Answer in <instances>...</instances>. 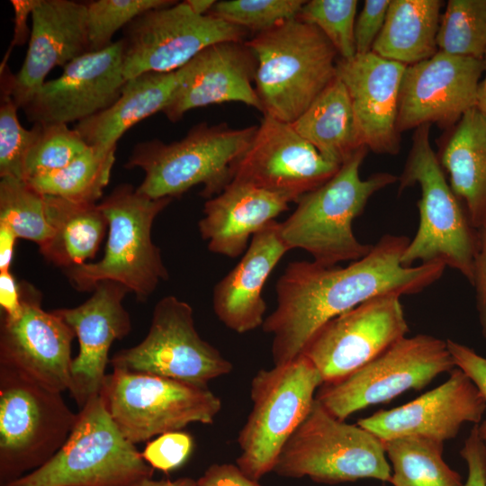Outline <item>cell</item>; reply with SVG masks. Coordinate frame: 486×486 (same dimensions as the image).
Instances as JSON below:
<instances>
[{"label": "cell", "instance_id": "1", "mask_svg": "<svg viewBox=\"0 0 486 486\" xmlns=\"http://www.w3.org/2000/svg\"><path fill=\"white\" fill-rule=\"evenodd\" d=\"M409 242L406 236L385 234L346 267L289 263L275 284V309L262 325L273 336L274 365L302 355L323 325L362 302L387 293L417 294L439 280L446 267L442 263L402 266Z\"/></svg>", "mask_w": 486, "mask_h": 486}, {"label": "cell", "instance_id": "2", "mask_svg": "<svg viewBox=\"0 0 486 486\" xmlns=\"http://www.w3.org/2000/svg\"><path fill=\"white\" fill-rule=\"evenodd\" d=\"M368 150L358 148L328 181L302 196L293 212L279 222L290 250L303 249L326 266L354 262L368 254L372 245L356 238L353 222L375 193L398 182V176L387 172L361 178L360 167Z\"/></svg>", "mask_w": 486, "mask_h": 486}, {"label": "cell", "instance_id": "3", "mask_svg": "<svg viewBox=\"0 0 486 486\" xmlns=\"http://www.w3.org/2000/svg\"><path fill=\"white\" fill-rule=\"evenodd\" d=\"M246 44L256 59L262 112L278 121L297 120L337 76L333 45L316 26L297 18L256 33Z\"/></svg>", "mask_w": 486, "mask_h": 486}, {"label": "cell", "instance_id": "4", "mask_svg": "<svg viewBox=\"0 0 486 486\" xmlns=\"http://www.w3.org/2000/svg\"><path fill=\"white\" fill-rule=\"evenodd\" d=\"M257 125L232 129L226 123L194 126L182 140H151L136 144L125 164L140 167L144 179L137 191L153 199L180 197L202 184L205 199L220 194L232 181V166L249 147Z\"/></svg>", "mask_w": 486, "mask_h": 486}, {"label": "cell", "instance_id": "5", "mask_svg": "<svg viewBox=\"0 0 486 486\" xmlns=\"http://www.w3.org/2000/svg\"><path fill=\"white\" fill-rule=\"evenodd\" d=\"M172 200L148 197L130 184L117 185L98 203L108 220L104 256L95 263L63 269L71 285L78 292H93L98 283L112 281L127 287L137 301L146 302L169 277L151 230Z\"/></svg>", "mask_w": 486, "mask_h": 486}, {"label": "cell", "instance_id": "6", "mask_svg": "<svg viewBox=\"0 0 486 486\" xmlns=\"http://www.w3.org/2000/svg\"><path fill=\"white\" fill-rule=\"evenodd\" d=\"M401 175L399 192L418 184L419 223L410 239L401 264L442 263L455 269L469 282L477 249L478 232L465 209L446 181L445 171L430 143V124L417 129Z\"/></svg>", "mask_w": 486, "mask_h": 486}, {"label": "cell", "instance_id": "7", "mask_svg": "<svg viewBox=\"0 0 486 486\" xmlns=\"http://www.w3.org/2000/svg\"><path fill=\"white\" fill-rule=\"evenodd\" d=\"M121 432L100 395L90 398L58 452L5 486H136L154 469Z\"/></svg>", "mask_w": 486, "mask_h": 486}, {"label": "cell", "instance_id": "8", "mask_svg": "<svg viewBox=\"0 0 486 486\" xmlns=\"http://www.w3.org/2000/svg\"><path fill=\"white\" fill-rule=\"evenodd\" d=\"M322 383L319 371L304 355L255 374L250 385L252 410L238 436L240 454L236 463L246 475L258 481L274 471Z\"/></svg>", "mask_w": 486, "mask_h": 486}, {"label": "cell", "instance_id": "9", "mask_svg": "<svg viewBox=\"0 0 486 486\" xmlns=\"http://www.w3.org/2000/svg\"><path fill=\"white\" fill-rule=\"evenodd\" d=\"M274 472L328 484L360 479L390 482L392 476L384 443L358 424L336 418L316 398L284 445Z\"/></svg>", "mask_w": 486, "mask_h": 486}, {"label": "cell", "instance_id": "10", "mask_svg": "<svg viewBox=\"0 0 486 486\" xmlns=\"http://www.w3.org/2000/svg\"><path fill=\"white\" fill-rule=\"evenodd\" d=\"M99 395L133 444L192 423L211 425L221 410V400L208 387L119 369L105 375Z\"/></svg>", "mask_w": 486, "mask_h": 486}, {"label": "cell", "instance_id": "11", "mask_svg": "<svg viewBox=\"0 0 486 486\" xmlns=\"http://www.w3.org/2000/svg\"><path fill=\"white\" fill-rule=\"evenodd\" d=\"M77 419L61 392L45 389L0 368V484L48 463Z\"/></svg>", "mask_w": 486, "mask_h": 486}, {"label": "cell", "instance_id": "12", "mask_svg": "<svg viewBox=\"0 0 486 486\" xmlns=\"http://www.w3.org/2000/svg\"><path fill=\"white\" fill-rule=\"evenodd\" d=\"M454 368L446 340L427 334L406 336L349 375L322 383L316 400L330 414L345 420L409 390H421Z\"/></svg>", "mask_w": 486, "mask_h": 486}, {"label": "cell", "instance_id": "13", "mask_svg": "<svg viewBox=\"0 0 486 486\" xmlns=\"http://www.w3.org/2000/svg\"><path fill=\"white\" fill-rule=\"evenodd\" d=\"M110 364L113 369L204 387L233 369L232 364L197 332L191 305L173 295L155 305L144 339L116 352Z\"/></svg>", "mask_w": 486, "mask_h": 486}, {"label": "cell", "instance_id": "14", "mask_svg": "<svg viewBox=\"0 0 486 486\" xmlns=\"http://www.w3.org/2000/svg\"><path fill=\"white\" fill-rule=\"evenodd\" d=\"M122 32L128 80L148 72L176 71L212 44L245 41L248 31L210 14H196L183 1L139 15Z\"/></svg>", "mask_w": 486, "mask_h": 486}, {"label": "cell", "instance_id": "15", "mask_svg": "<svg viewBox=\"0 0 486 486\" xmlns=\"http://www.w3.org/2000/svg\"><path fill=\"white\" fill-rule=\"evenodd\" d=\"M400 297L387 293L371 298L315 333L302 355L317 368L323 383L349 375L406 337L409 325Z\"/></svg>", "mask_w": 486, "mask_h": 486}, {"label": "cell", "instance_id": "16", "mask_svg": "<svg viewBox=\"0 0 486 486\" xmlns=\"http://www.w3.org/2000/svg\"><path fill=\"white\" fill-rule=\"evenodd\" d=\"M20 285L19 313L1 320L0 368L52 392L69 391L75 331L55 310L42 309L41 294L32 284Z\"/></svg>", "mask_w": 486, "mask_h": 486}, {"label": "cell", "instance_id": "17", "mask_svg": "<svg viewBox=\"0 0 486 486\" xmlns=\"http://www.w3.org/2000/svg\"><path fill=\"white\" fill-rule=\"evenodd\" d=\"M341 165L326 159L290 123L264 114L233 179L277 194L289 202L321 186Z\"/></svg>", "mask_w": 486, "mask_h": 486}, {"label": "cell", "instance_id": "18", "mask_svg": "<svg viewBox=\"0 0 486 486\" xmlns=\"http://www.w3.org/2000/svg\"><path fill=\"white\" fill-rule=\"evenodd\" d=\"M484 60L437 51L433 57L407 66L401 81L397 129L424 124L454 127L476 106Z\"/></svg>", "mask_w": 486, "mask_h": 486}, {"label": "cell", "instance_id": "19", "mask_svg": "<svg viewBox=\"0 0 486 486\" xmlns=\"http://www.w3.org/2000/svg\"><path fill=\"white\" fill-rule=\"evenodd\" d=\"M127 82L123 75V41L87 52L46 81L22 107L33 123L82 122L110 107Z\"/></svg>", "mask_w": 486, "mask_h": 486}, {"label": "cell", "instance_id": "20", "mask_svg": "<svg viewBox=\"0 0 486 486\" xmlns=\"http://www.w3.org/2000/svg\"><path fill=\"white\" fill-rule=\"evenodd\" d=\"M485 410L477 387L455 367L441 385L400 407L361 418L356 424L383 443L403 436L444 443L454 438L464 423L479 424Z\"/></svg>", "mask_w": 486, "mask_h": 486}, {"label": "cell", "instance_id": "21", "mask_svg": "<svg viewBox=\"0 0 486 486\" xmlns=\"http://www.w3.org/2000/svg\"><path fill=\"white\" fill-rule=\"evenodd\" d=\"M128 292L130 290L119 283L103 281L82 304L54 310L78 339L79 352L72 362L69 392L80 408L100 393L107 374L110 347L131 329L130 314L122 304Z\"/></svg>", "mask_w": 486, "mask_h": 486}, {"label": "cell", "instance_id": "22", "mask_svg": "<svg viewBox=\"0 0 486 486\" xmlns=\"http://www.w3.org/2000/svg\"><path fill=\"white\" fill-rule=\"evenodd\" d=\"M256 73V59L246 40L212 44L176 70L177 86L163 112L176 122L192 109L227 102L262 112L252 86Z\"/></svg>", "mask_w": 486, "mask_h": 486}, {"label": "cell", "instance_id": "23", "mask_svg": "<svg viewBox=\"0 0 486 486\" xmlns=\"http://www.w3.org/2000/svg\"><path fill=\"white\" fill-rule=\"evenodd\" d=\"M406 68L373 51L337 61V76L347 90L360 142L377 154L400 151L397 118Z\"/></svg>", "mask_w": 486, "mask_h": 486}, {"label": "cell", "instance_id": "24", "mask_svg": "<svg viewBox=\"0 0 486 486\" xmlns=\"http://www.w3.org/2000/svg\"><path fill=\"white\" fill-rule=\"evenodd\" d=\"M86 4L71 0H37L22 66L13 76L12 94L22 108L56 67H66L89 52Z\"/></svg>", "mask_w": 486, "mask_h": 486}, {"label": "cell", "instance_id": "25", "mask_svg": "<svg viewBox=\"0 0 486 486\" xmlns=\"http://www.w3.org/2000/svg\"><path fill=\"white\" fill-rule=\"evenodd\" d=\"M289 250L275 220L252 237L240 261L212 291L214 313L228 328L242 334L262 327L266 310L262 296L265 284Z\"/></svg>", "mask_w": 486, "mask_h": 486}, {"label": "cell", "instance_id": "26", "mask_svg": "<svg viewBox=\"0 0 486 486\" xmlns=\"http://www.w3.org/2000/svg\"><path fill=\"white\" fill-rule=\"evenodd\" d=\"M289 203L280 194L232 180L205 202L199 232L211 252L235 258L246 252L250 237L287 211Z\"/></svg>", "mask_w": 486, "mask_h": 486}, {"label": "cell", "instance_id": "27", "mask_svg": "<svg viewBox=\"0 0 486 486\" xmlns=\"http://www.w3.org/2000/svg\"><path fill=\"white\" fill-rule=\"evenodd\" d=\"M438 159L472 225L478 230L486 222V119L476 107L454 126Z\"/></svg>", "mask_w": 486, "mask_h": 486}, {"label": "cell", "instance_id": "28", "mask_svg": "<svg viewBox=\"0 0 486 486\" xmlns=\"http://www.w3.org/2000/svg\"><path fill=\"white\" fill-rule=\"evenodd\" d=\"M176 86V70L148 72L130 78L120 97L110 107L77 122L74 129L88 146H116L130 128L163 112Z\"/></svg>", "mask_w": 486, "mask_h": 486}, {"label": "cell", "instance_id": "29", "mask_svg": "<svg viewBox=\"0 0 486 486\" xmlns=\"http://www.w3.org/2000/svg\"><path fill=\"white\" fill-rule=\"evenodd\" d=\"M440 0H391L384 24L372 51L406 66L437 51Z\"/></svg>", "mask_w": 486, "mask_h": 486}, {"label": "cell", "instance_id": "30", "mask_svg": "<svg viewBox=\"0 0 486 486\" xmlns=\"http://www.w3.org/2000/svg\"><path fill=\"white\" fill-rule=\"evenodd\" d=\"M290 124L326 159L338 165L364 147L359 140L347 90L338 76Z\"/></svg>", "mask_w": 486, "mask_h": 486}, {"label": "cell", "instance_id": "31", "mask_svg": "<svg viewBox=\"0 0 486 486\" xmlns=\"http://www.w3.org/2000/svg\"><path fill=\"white\" fill-rule=\"evenodd\" d=\"M50 196V195H49ZM55 220L51 238L40 254L63 269L93 258L108 230V220L98 203H78L50 196Z\"/></svg>", "mask_w": 486, "mask_h": 486}, {"label": "cell", "instance_id": "32", "mask_svg": "<svg viewBox=\"0 0 486 486\" xmlns=\"http://www.w3.org/2000/svg\"><path fill=\"white\" fill-rule=\"evenodd\" d=\"M116 146H88L67 166L27 181L42 194L78 203H96L107 186Z\"/></svg>", "mask_w": 486, "mask_h": 486}, {"label": "cell", "instance_id": "33", "mask_svg": "<svg viewBox=\"0 0 486 486\" xmlns=\"http://www.w3.org/2000/svg\"><path fill=\"white\" fill-rule=\"evenodd\" d=\"M392 465L393 486H464L457 472L443 459L444 443L420 436L384 442Z\"/></svg>", "mask_w": 486, "mask_h": 486}, {"label": "cell", "instance_id": "34", "mask_svg": "<svg viewBox=\"0 0 486 486\" xmlns=\"http://www.w3.org/2000/svg\"><path fill=\"white\" fill-rule=\"evenodd\" d=\"M0 222L7 225L18 238L33 241L40 248L54 232L49 196L23 179L2 177Z\"/></svg>", "mask_w": 486, "mask_h": 486}, {"label": "cell", "instance_id": "35", "mask_svg": "<svg viewBox=\"0 0 486 486\" xmlns=\"http://www.w3.org/2000/svg\"><path fill=\"white\" fill-rule=\"evenodd\" d=\"M438 50L483 59L486 53V0H449L441 16Z\"/></svg>", "mask_w": 486, "mask_h": 486}, {"label": "cell", "instance_id": "36", "mask_svg": "<svg viewBox=\"0 0 486 486\" xmlns=\"http://www.w3.org/2000/svg\"><path fill=\"white\" fill-rule=\"evenodd\" d=\"M31 146L22 164L23 180L67 166L88 145L64 123H33Z\"/></svg>", "mask_w": 486, "mask_h": 486}, {"label": "cell", "instance_id": "37", "mask_svg": "<svg viewBox=\"0 0 486 486\" xmlns=\"http://www.w3.org/2000/svg\"><path fill=\"white\" fill-rule=\"evenodd\" d=\"M171 0H96L86 4L89 52L110 47L112 37L139 15L156 8L166 7Z\"/></svg>", "mask_w": 486, "mask_h": 486}, {"label": "cell", "instance_id": "38", "mask_svg": "<svg viewBox=\"0 0 486 486\" xmlns=\"http://www.w3.org/2000/svg\"><path fill=\"white\" fill-rule=\"evenodd\" d=\"M13 76L7 66L1 68L0 177L23 179V159L34 131L25 129L18 119L19 107L12 94Z\"/></svg>", "mask_w": 486, "mask_h": 486}, {"label": "cell", "instance_id": "39", "mask_svg": "<svg viewBox=\"0 0 486 486\" xmlns=\"http://www.w3.org/2000/svg\"><path fill=\"white\" fill-rule=\"evenodd\" d=\"M356 0H310L302 5L297 19L316 26L330 41L340 58L356 54L355 23Z\"/></svg>", "mask_w": 486, "mask_h": 486}, {"label": "cell", "instance_id": "40", "mask_svg": "<svg viewBox=\"0 0 486 486\" xmlns=\"http://www.w3.org/2000/svg\"><path fill=\"white\" fill-rule=\"evenodd\" d=\"M303 0H226L208 14L256 33L297 18Z\"/></svg>", "mask_w": 486, "mask_h": 486}, {"label": "cell", "instance_id": "41", "mask_svg": "<svg viewBox=\"0 0 486 486\" xmlns=\"http://www.w3.org/2000/svg\"><path fill=\"white\" fill-rule=\"evenodd\" d=\"M193 447V437L180 430L157 436L147 444L141 454L153 469L168 472L186 461Z\"/></svg>", "mask_w": 486, "mask_h": 486}, {"label": "cell", "instance_id": "42", "mask_svg": "<svg viewBox=\"0 0 486 486\" xmlns=\"http://www.w3.org/2000/svg\"><path fill=\"white\" fill-rule=\"evenodd\" d=\"M391 0H366L355 23L356 54L372 51L385 22Z\"/></svg>", "mask_w": 486, "mask_h": 486}, {"label": "cell", "instance_id": "43", "mask_svg": "<svg viewBox=\"0 0 486 486\" xmlns=\"http://www.w3.org/2000/svg\"><path fill=\"white\" fill-rule=\"evenodd\" d=\"M446 342L455 367L471 379L486 405V357L464 344L452 339H446ZM479 432L482 438L486 439V418L479 425Z\"/></svg>", "mask_w": 486, "mask_h": 486}, {"label": "cell", "instance_id": "44", "mask_svg": "<svg viewBox=\"0 0 486 486\" xmlns=\"http://www.w3.org/2000/svg\"><path fill=\"white\" fill-rule=\"evenodd\" d=\"M468 467V478L464 486H486V443L475 424L460 451Z\"/></svg>", "mask_w": 486, "mask_h": 486}, {"label": "cell", "instance_id": "45", "mask_svg": "<svg viewBox=\"0 0 486 486\" xmlns=\"http://www.w3.org/2000/svg\"><path fill=\"white\" fill-rule=\"evenodd\" d=\"M477 249L472 266V285L482 336L486 338V222L478 230Z\"/></svg>", "mask_w": 486, "mask_h": 486}, {"label": "cell", "instance_id": "46", "mask_svg": "<svg viewBox=\"0 0 486 486\" xmlns=\"http://www.w3.org/2000/svg\"><path fill=\"white\" fill-rule=\"evenodd\" d=\"M196 486H261L237 464H214L196 481Z\"/></svg>", "mask_w": 486, "mask_h": 486}, {"label": "cell", "instance_id": "47", "mask_svg": "<svg viewBox=\"0 0 486 486\" xmlns=\"http://www.w3.org/2000/svg\"><path fill=\"white\" fill-rule=\"evenodd\" d=\"M0 305L6 317L17 315L21 310V285L11 270L0 272Z\"/></svg>", "mask_w": 486, "mask_h": 486}, {"label": "cell", "instance_id": "48", "mask_svg": "<svg viewBox=\"0 0 486 486\" xmlns=\"http://www.w3.org/2000/svg\"><path fill=\"white\" fill-rule=\"evenodd\" d=\"M17 238L7 225L0 222V272L10 271Z\"/></svg>", "mask_w": 486, "mask_h": 486}, {"label": "cell", "instance_id": "49", "mask_svg": "<svg viewBox=\"0 0 486 486\" xmlns=\"http://www.w3.org/2000/svg\"><path fill=\"white\" fill-rule=\"evenodd\" d=\"M136 486H196V481L189 477H183L174 481L147 479Z\"/></svg>", "mask_w": 486, "mask_h": 486}, {"label": "cell", "instance_id": "50", "mask_svg": "<svg viewBox=\"0 0 486 486\" xmlns=\"http://www.w3.org/2000/svg\"><path fill=\"white\" fill-rule=\"evenodd\" d=\"M483 60H484V76H483V78L481 80L478 86L475 107L481 112V113L486 119V53H485Z\"/></svg>", "mask_w": 486, "mask_h": 486}, {"label": "cell", "instance_id": "51", "mask_svg": "<svg viewBox=\"0 0 486 486\" xmlns=\"http://www.w3.org/2000/svg\"><path fill=\"white\" fill-rule=\"evenodd\" d=\"M184 2L194 13L199 15H207L216 3L214 0H186Z\"/></svg>", "mask_w": 486, "mask_h": 486}, {"label": "cell", "instance_id": "52", "mask_svg": "<svg viewBox=\"0 0 486 486\" xmlns=\"http://www.w3.org/2000/svg\"><path fill=\"white\" fill-rule=\"evenodd\" d=\"M485 443H486V439H484Z\"/></svg>", "mask_w": 486, "mask_h": 486}]
</instances>
